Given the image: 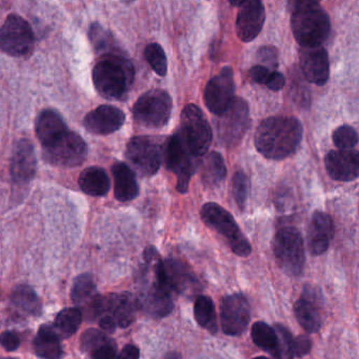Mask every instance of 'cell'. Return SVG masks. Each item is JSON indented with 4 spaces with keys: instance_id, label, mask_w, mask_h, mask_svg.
Returning <instances> with one entry per match:
<instances>
[{
    "instance_id": "cell-29",
    "label": "cell",
    "mask_w": 359,
    "mask_h": 359,
    "mask_svg": "<svg viewBox=\"0 0 359 359\" xmlns=\"http://www.w3.org/2000/svg\"><path fill=\"white\" fill-rule=\"evenodd\" d=\"M226 167L220 153L211 152L201 167V180L208 188L219 187L226 180Z\"/></svg>"
},
{
    "instance_id": "cell-1",
    "label": "cell",
    "mask_w": 359,
    "mask_h": 359,
    "mask_svg": "<svg viewBox=\"0 0 359 359\" xmlns=\"http://www.w3.org/2000/svg\"><path fill=\"white\" fill-rule=\"evenodd\" d=\"M304 128L295 117L264 119L255 132L256 150L271 161H283L293 155L302 140Z\"/></svg>"
},
{
    "instance_id": "cell-33",
    "label": "cell",
    "mask_w": 359,
    "mask_h": 359,
    "mask_svg": "<svg viewBox=\"0 0 359 359\" xmlns=\"http://www.w3.org/2000/svg\"><path fill=\"white\" fill-rule=\"evenodd\" d=\"M250 77L256 83L264 86L271 91H280L285 85V79L281 73L266 68V67L254 66L250 70Z\"/></svg>"
},
{
    "instance_id": "cell-36",
    "label": "cell",
    "mask_w": 359,
    "mask_h": 359,
    "mask_svg": "<svg viewBox=\"0 0 359 359\" xmlns=\"http://www.w3.org/2000/svg\"><path fill=\"white\" fill-rule=\"evenodd\" d=\"M232 192L235 203L239 209L245 210L250 192V182L243 172L238 171L232 178Z\"/></svg>"
},
{
    "instance_id": "cell-45",
    "label": "cell",
    "mask_w": 359,
    "mask_h": 359,
    "mask_svg": "<svg viewBox=\"0 0 359 359\" xmlns=\"http://www.w3.org/2000/svg\"><path fill=\"white\" fill-rule=\"evenodd\" d=\"M253 359H269V358H266V357H264V356H259V357H255V358H253Z\"/></svg>"
},
{
    "instance_id": "cell-31",
    "label": "cell",
    "mask_w": 359,
    "mask_h": 359,
    "mask_svg": "<svg viewBox=\"0 0 359 359\" xmlns=\"http://www.w3.org/2000/svg\"><path fill=\"white\" fill-rule=\"evenodd\" d=\"M194 317L196 323L211 333L217 332L216 310L213 300L205 295H199L194 302Z\"/></svg>"
},
{
    "instance_id": "cell-13",
    "label": "cell",
    "mask_w": 359,
    "mask_h": 359,
    "mask_svg": "<svg viewBox=\"0 0 359 359\" xmlns=\"http://www.w3.org/2000/svg\"><path fill=\"white\" fill-rule=\"evenodd\" d=\"M234 73L229 67L222 68L205 86L203 100L205 107L213 114L222 115L235 97Z\"/></svg>"
},
{
    "instance_id": "cell-28",
    "label": "cell",
    "mask_w": 359,
    "mask_h": 359,
    "mask_svg": "<svg viewBox=\"0 0 359 359\" xmlns=\"http://www.w3.org/2000/svg\"><path fill=\"white\" fill-rule=\"evenodd\" d=\"M251 335L258 348L266 351L274 358L280 359V342L274 327L264 321H257L252 327Z\"/></svg>"
},
{
    "instance_id": "cell-6",
    "label": "cell",
    "mask_w": 359,
    "mask_h": 359,
    "mask_svg": "<svg viewBox=\"0 0 359 359\" xmlns=\"http://www.w3.org/2000/svg\"><path fill=\"white\" fill-rule=\"evenodd\" d=\"M180 138L193 157H201L209 151L213 131L203 111L196 104H187L180 116Z\"/></svg>"
},
{
    "instance_id": "cell-35",
    "label": "cell",
    "mask_w": 359,
    "mask_h": 359,
    "mask_svg": "<svg viewBox=\"0 0 359 359\" xmlns=\"http://www.w3.org/2000/svg\"><path fill=\"white\" fill-rule=\"evenodd\" d=\"M95 292V283L90 274H81L75 279L71 291V298L75 304H83L89 300Z\"/></svg>"
},
{
    "instance_id": "cell-44",
    "label": "cell",
    "mask_w": 359,
    "mask_h": 359,
    "mask_svg": "<svg viewBox=\"0 0 359 359\" xmlns=\"http://www.w3.org/2000/svg\"><path fill=\"white\" fill-rule=\"evenodd\" d=\"M100 325L102 332H107V333H113L117 327L114 319L110 315L107 314L100 317Z\"/></svg>"
},
{
    "instance_id": "cell-27",
    "label": "cell",
    "mask_w": 359,
    "mask_h": 359,
    "mask_svg": "<svg viewBox=\"0 0 359 359\" xmlns=\"http://www.w3.org/2000/svg\"><path fill=\"white\" fill-rule=\"evenodd\" d=\"M79 188L90 196H106L110 191V178L102 168L89 167L81 172Z\"/></svg>"
},
{
    "instance_id": "cell-5",
    "label": "cell",
    "mask_w": 359,
    "mask_h": 359,
    "mask_svg": "<svg viewBox=\"0 0 359 359\" xmlns=\"http://www.w3.org/2000/svg\"><path fill=\"white\" fill-rule=\"evenodd\" d=\"M273 253L281 270L290 276L302 274L306 264L304 239L293 226L277 231L272 241Z\"/></svg>"
},
{
    "instance_id": "cell-18",
    "label": "cell",
    "mask_w": 359,
    "mask_h": 359,
    "mask_svg": "<svg viewBox=\"0 0 359 359\" xmlns=\"http://www.w3.org/2000/svg\"><path fill=\"white\" fill-rule=\"evenodd\" d=\"M36 157L34 147L28 140H20L14 146L12 152L10 172L16 184H28L36 173Z\"/></svg>"
},
{
    "instance_id": "cell-25",
    "label": "cell",
    "mask_w": 359,
    "mask_h": 359,
    "mask_svg": "<svg viewBox=\"0 0 359 359\" xmlns=\"http://www.w3.org/2000/svg\"><path fill=\"white\" fill-rule=\"evenodd\" d=\"M35 131L41 146H46L66 133L68 128L60 113L54 110H45L37 117Z\"/></svg>"
},
{
    "instance_id": "cell-4",
    "label": "cell",
    "mask_w": 359,
    "mask_h": 359,
    "mask_svg": "<svg viewBox=\"0 0 359 359\" xmlns=\"http://www.w3.org/2000/svg\"><path fill=\"white\" fill-rule=\"evenodd\" d=\"M201 216L205 226L226 239L233 253L241 257L251 254V245L230 212L217 203H208L201 208Z\"/></svg>"
},
{
    "instance_id": "cell-21",
    "label": "cell",
    "mask_w": 359,
    "mask_h": 359,
    "mask_svg": "<svg viewBox=\"0 0 359 359\" xmlns=\"http://www.w3.org/2000/svg\"><path fill=\"white\" fill-rule=\"evenodd\" d=\"M294 314L306 333H317L321 327V315L317 293L310 287L304 290L302 297L294 304Z\"/></svg>"
},
{
    "instance_id": "cell-37",
    "label": "cell",
    "mask_w": 359,
    "mask_h": 359,
    "mask_svg": "<svg viewBox=\"0 0 359 359\" xmlns=\"http://www.w3.org/2000/svg\"><path fill=\"white\" fill-rule=\"evenodd\" d=\"M334 144L339 150H352L358 144L356 130L351 126H340L333 132L332 136Z\"/></svg>"
},
{
    "instance_id": "cell-39",
    "label": "cell",
    "mask_w": 359,
    "mask_h": 359,
    "mask_svg": "<svg viewBox=\"0 0 359 359\" xmlns=\"http://www.w3.org/2000/svg\"><path fill=\"white\" fill-rule=\"evenodd\" d=\"M257 58L266 68L275 70L278 67V52L274 47L266 46L257 50Z\"/></svg>"
},
{
    "instance_id": "cell-2",
    "label": "cell",
    "mask_w": 359,
    "mask_h": 359,
    "mask_svg": "<svg viewBox=\"0 0 359 359\" xmlns=\"http://www.w3.org/2000/svg\"><path fill=\"white\" fill-rule=\"evenodd\" d=\"M291 29L302 48L321 47L331 32L329 15L317 1H290Z\"/></svg>"
},
{
    "instance_id": "cell-16",
    "label": "cell",
    "mask_w": 359,
    "mask_h": 359,
    "mask_svg": "<svg viewBox=\"0 0 359 359\" xmlns=\"http://www.w3.org/2000/svg\"><path fill=\"white\" fill-rule=\"evenodd\" d=\"M126 121V115L116 107L104 104L86 115L83 126L90 133L109 135L118 131Z\"/></svg>"
},
{
    "instance_id": "cell-43",
    "label": "cell",
    "mask_w": 359,
    "mask_h": 359,
    "mask_svg": "<svg viewBox=\"0 0 359 359\" xmlns=\"http://www.w3.org/2000/svg\"><path fill=\"white\" fill-rule=\"evenodd\" d=\"M140 348L134 344H127L123 346L121 352L117 355L116 359H138L140 358Z\"/></svg>"
},
{
    "instance_id": "cell-22",
    "label": "cell",
    "mask_w": 359,
    "mask_h": 359,
    "mask_svg": "<svg viewBox=\"0 0 359 359\" xmlns=\"http://www.w3.org/2000/svg\"><path fill=\"white\" fill-rule=\"evenodd\" d=\"M334 236L332 218L325 212L315 211L308 232V247L312 255L318 256L329 249Z\"/></svg>"
},
{
    "instance_id": "cell-24",
    "label": "cell",
    "mask_w": 359,
    "mask_h": 359,
    "mask_svg": "<svg viewBox=\"0 0 359 359\" xmlns=\"http://www.w3.org/2000/svg\"><path fill=\"white\" fill-rule=\"evenodd\" d=\"M114 178L115 198L121 203L133 201L140 194V187L133 170L123 163H116L112 167Z\"/></svg>"
},
{
    "instance_id": "cell-20",
    "label": "cell",
    "mask_w": 359,
    "mask_h": 359,
    "mask_svg": "<svg viewBox=\"0 0 359 359\" xmlns=\"http://www.w3.org/2000/svg\"><path fill=\"white\" fill-rule=\"evenodd\" d=\"M138 306L137 298L131 293L111 294L104 297L102 315H110L119 327H128L135 319Z\"/></svg>"
},
{
    "instance_id": "cell-3",
    "label": "cell",
    "mask_w": 359,
    "mask_h": 359,
    "mask_svg": "<svg viewBox=\"0 0 359 359\" xmlns=\"http://www.w3.org/2000/svg\"><path fill=\"white\" fill-rule=\"evenodd\" d=\"M96 91L107 100H123L134 83L133 65L118 52H107L93 68Z\"/></svg>"
},
{
    "instance_id": "cell-42",
    "label": "cell",
    "mask_w": 359,
    "mask_h": 359,
    "mask_svg": "<svg viewBox=\"0 0 359 359\" xmlns=\"http://www.w3.org/2000/svg\"><path fill=\"white\" fill-rule=\"evenodd\" d=\"M0 344L7 351H15L20 344V337L13 332H4L0 335Z\"/></svg>"
},
{
    "instance_id": "cell-12",
    "label": "cell",
    "mask_w": 359,
    "mask_h": 359,
    "mask_svg": "<svg viewBox=\"0 0 359 359\" xmlns=\"http://www.w3.org/2000/svg\"><path fill=\"white\" fill-rule=\"evenodd\" d=\"M165 165L172 173L177 175V191L182 194L187 193L191 177L194 173L193 156L187 150L180 134H174L168 140L165 154Z\"/></svg>"
},
{
    "instance_id": "cell-17",
    "label": "cell",
    "mask_w": 359,
    "mask_h": 359,
    "mask_svg": "<svg viewBox=\"0 0 359 359\" xmlns=\"http://www.w3.org/2000/svg\"><path fill=\"white\" fill-rule=\"evenodd\" d=\"M325 169L332 180L348 182L359 175V154L357 151H331L325 158Z\"/></svg>"
},
{
    "instance_id": "cell-40",
    "label": "cell",
    "mask_w": 359,
    "mask_h": 359,
    "mask_svg": "<svg viewBox=\"0 0 359 359\" xmlns=\"http://www.w3.org/2000/svg\"><path fill=\"white\" fill-rule=\"evenodd\" d=\"M91 357L92 359H116L117 346L114 340L109 338L106 342L92 351Z\"/></svg>"
},
{
    "instance_id": "cell-32",
    "label": "cell",
    "mask_w": 359,
    "mask_h": 359,
    "mask_svg": "<svg viewBox=\"0 0 359 359\" xmlns=\"http://www.w3.org/2000/svg\"><path fill=\"white\" fill-rule=\"evenodd\" d=\"M83 321V314L77 308L65 309L55 318V330L62 338H69L76 333Z\"/></svg>"
},
{
    "instance_id": "cell-41",
    "label": "cell",
    "mask_w": 359,
    "mask_h": 359,
    "mask_svg": "<svg viewBox=\"0 0 359 359\" xmlns=\"http://www.w3.org/2000/svg\"><path fill=\"white\" fill-rule=\"evenodd\" d=\"M312 348V341L306 335H300L294 338L293 354L294 357H302L309 354Z\"/></svg>"
},
{
    "instance_id": "cell-10",
    "label": "cell",
    "mask_w": 359,
    "mask_h": 359,
    "mask_svg": "<svg viewBox=\"0 0 359 359\" xmlns=\"http://www.w3.org/2000/svg\"><path fill=\"white\" fill-rule=\"evenodd\" d=\"M218 117L217 133L222 144L226 147L238 144L251 125L247 102L234 97L230 107Z\"/></svg>"
},
{
    "instance_id": "cell-46",
    "label": "cell",
    "mask_w": 359,
    "mask_h": 359,
    "mask_svg": "<svg viewBox=\"0 0 359 359\" xmlns=\"http://www.w3.org/2000/svg\"><path fill=\"white\" fill-rule=\"evenodd\" d=\"M0 359H13V358H0Z\"/></svg>"
},
{
    "instance_id": "cell-34",
    "label": "cell",
    "mask_w": 359,
    "mask_h": 359,
    "mask_svg": "<svg viewBox=\"0 0 359 359\" xmlns=\"http://www.w3.org/2000/svg\"><path fill=\"white\" fill-rule=\"evenodd\" d=\"M144 57L156 74L165 77L168 73V60L163 47L158 43H150L144 50Z\"/></svg>"
},
{
    "instance_id": "cell-7",
    "label": "cell",
    "mask_w": 359,
    "mask_h": 359,
    "mask_svg": "<svg viewBox=\"0 0 359 359\" xmlns=\"http://www.w3.org/2000/svg\"><path fill=\"white\" fill-rule=\"evenodd\" d=\"M173 102L168 92L150 90L142 94L133 107V116L138 125L149 129H161L171 118Z\"/></svg>"
},
{
    "instance_id": "cell-23",
    "label": "cell",
    "mask_w": 359,
    "mask_h": 359,
    "mask_svg": "<svg viewBox=\"0 0 359 359\" xmlns=\"http://www.w3.org/2000/svg\"><path fill=\"white\" fill-rule=\"evenodd\" d=\"M165 266L173 291L184 295H193L201 289V283L196 275L186 262L170 258L165 260Z\"/></svg>"
},
{
    "instance_id": "cell-26",
    "label": "cell",
    "mask_w": 359,
    "mask_h": 359,
    "mask_svg": "<svg viewBox=\"0 0 359 359\" xmlns=\"http://www.w3.org/2000/svg\"><path fill=\"white\" fill-rule=\"evenodd\" d=\"M34 350L37 356L43 359H60L62 346L60 336L52 325H43L39 327L34 339Z\"/></svg>"
},
{
    "instance_id": "cell-30",
    "label": "cell",
    "mask_w": 359,
    "mask_h": 359,
    "mask_svg": "<svg viewBox=\"0 0 359 359\" xmlns=\"http://www.w3.org/2000/svg\"><path fill=\"white\" fill-rule=\"evenodd\" d=\"M12 302L16 308L26 314L39 316L43 311V304L37 296L36 292L26 285H20L13 290L11 295Z\"/></svg>"
},
{
    "instance_id": "cell-15",
    "label": "cell",
    "mask_w": 359,
    "mask_h": 359,
    "mask_svg": "<svg viewBox=\"0 0 359 359\" xmlns=\"http://www.w3.org/2000/svg\"><path fill=\"white\" fill-rule=\"evenodd\" d=\"M231 5L238 7L236 33L243 43H251L262 32L266 20V10L258 0L231 1Z\"/></svg>"
},
{
    "instance_id": "cell-9",
    "label": "cell",
    "mask_w": 359,
    "mask_h": 359,
    "mask_svg": "<svg viewBox=\"0 0 359 359\" xmlns=\"http://www.w3.org/2000/svg\"><path fill=\"white\" fill-rule=\"evenodd\" d=\"M34 32L30 24L20 16L12 14L0 27V50L13 57H22L32 52Z\"/></svg>"
},
{
    "instance_id": "cell-38",
    "label": "cell",
    "mask_w": 359,
    "mask_h": 359,
    "mask_svg": "<svg viewBox=\"0 0 359 359\" xmlns=\"http://www.w3.org/2000/svg\"><path fill=\"white\" fill-rule=\"evenodd\" d=\"M104 332L96 329H89L83 332L81 337V348L83 352H90L97 348L100 344L109 339Z\"/></svg>"
},
{
    "instance_id": "cell-14",
    "label": "cell",
    "mask_w": 359,
    "mask_h": 359,
    "mask_svg": "<svg viewBox=\"0 0 359 359\" xmlns=\"http://www.w3.org/2000/svg\"><path fill=\"white\" fill-rule=\"evenodd\" d=\"M251 318L249 302L241 293L226 296L220 306V323L226 335H241Z\"/></svg>"
},
{
    "instance_id": "cell-11",
    "label": "cell",
    "mask_w": 359,
    "mask_h": 359,
    "mask_svg": "<svg viewBox=\"0 0 359 359\" xmlns=\"http://www.w3.org/2000/svg\"><path fill=\"white\" fill-rule=\"evenodd\" d=\"M126 157L138 174L151 177L161 169L163 153L161 144L154 138L136 136L128 142Z\"/></svg>"
},
{
    "instance_id": "cell-19",
    "label": "cell",
    "mask_w": 359,
    "mask_h": 359,
    "mask_svg": "<svg viewBox=\"0 0 359 359\" xmlns=\"http://www.w3.org/2000/svg\"><path fill=\"white\" fill-rule=\"evenodd\" d=\"M302 73L310 83L323 86L329 81L330 62L325 48H302L299 52Z\"/></svg>"
},
{
    "instance_id": "cell-8",
    "label": "cell",
    "mask_w": 359,
    "mask_h": 359,
    "mask_svg": "<svg viewBox=\"0 0 359 359\" xmlns=\"http://www.w3.org/2000/svg\"><path fill=\"white\" fill-rule=\"evenodd\" d=\"M87 156L88 147L85 140L70 130L43 146V158L56 167H79L85 163Z\"/></svg>"
}]
</instances>
